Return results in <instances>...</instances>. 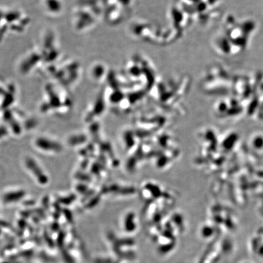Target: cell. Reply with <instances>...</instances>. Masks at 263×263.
<instances>
[{"label": "cell", "mask_w": 263, "mask_h": 263, "mask_svg": "<svg viewBox=\"0 0 263 263\" xmlns=\"http://www.w3.org/2000/svg\"><path fill=\"white\" fill-rule=\"evenodd\" d=\"M256 28L252 19H237L229 16L224 22L222 31L214 37L213 47L223 56L240 54L248 48Z\"/></svg>", "instance_id": "obj_1"}]
</instances>
